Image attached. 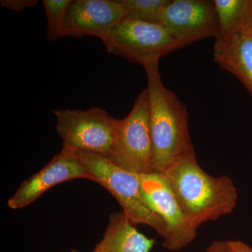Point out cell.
Segmentation results:
<instances>
[{
    "mask_svg": "<svg viewBox=\"0 0 252 252\" xmlns=\"http://www.w3.org/2000/svg\"><path fill=\"white\" fill-rule=\"evenodd\" d=\"M158 64L159 61H152L143 67L147 77L154 172L163 174L175 162L195 154L187 107L164 86Z\"/></svg>",
    "mask_w": 252,
    "mask_h": 252,
    "instance_id": "1",
    "label": "cell"
},
{
    "mask_svg": "<svg viewBox=\"0 0 252 252\" xmlns=\"http://www.w3.org/2000/svg\"><path fill=\"white\" fill-rule=\"evenodd\" d=\"M185 216L195 229L209 220L233 212L238 193L228 176L213 177L191 156L175 162L162 174Z\"/></svg>",
    "mask_w": 252,
    "mask_h": 252,
    "instance_id": "2",
    "label": "cell"
},
{
    "mask_svg": "<svg viewBox=\"0 0 252 252\" xmlns=\"http://www.w3.org/2000/svg\"><path fill=\"white\" fill-rule=\"evenodd\" d=\"M74 151L90 172L92 181L102 185L117 199L132 224L149 225L162 238H166V225L149 208L142 197L140 175L117 166L102 156Z\"/></svg>",
    "mask_w": 252,
    "mask_h": 252,
    "instance_id": "3",
    "label": "cell"
},
{
    "mask_svg": "<svg viewBox=\"0 0 252 252\" xmlns=\"http://www.w3.org/2000/svg\"><path fill=\"white\" fill-rule=\"evenodd\" d=\"M52 112L63 145L109 158L117 142L119 119L100 107L87 110L56 109Z\"/></svg>",
    "mask_w": 252,
    "mask_h": 252,
    "instance_id": "4",
    "label": "cell"
},
{
    "mask_svg": "<svg viewBox=\"0 0 252 252\" xmlns=\"http://www.w3.org/2000/svg\"><path fill=\"white\" fill-rule=\"evenodd\" d=\"M110 54L142 66L182 49L163 26L127 16L102 41Z\"/></svg>",
    "mask_w": 252,
    "mask_h": 252,
    "instance_id": "5",
    "label": "cell"
},
{
    "mask_svg": "<svg viewBox=\"0 0 252 252\" xmlns=\"http://www.w3.org/2000/svg\"><path fill=\"white\" fill-rule=\"evenodd\" d=\"M108 159L137 175L155 172L147 89L135 99L128 115L119 120L115 147Z\"/></svg>",
    "mask_w": 252,
    "mask_h": 252,
    "instance_id": "6",
    "label": "cell"
},
{
    "mask_svg": "<svg viewBox=\"0 0 252 252\" xmlns=\"http://www.w3.org/2000/svg\"><path fill=\"white\" fill-rule=\"evenodd\" d=\"M140 182L144 201L166 225L163 246L169 251L179 252L192 243L197 229L182 211L165 176L157 172L140 175Z\"/></svg>",
    "mask_w": 252,
    "mask_h": 252,
    "instance_id": "7",
    "label": "cell"
},
{
    "mask_svg": "<svg viewBox=\"0 0 252 252\" xmlns=\"http://www.w3.org/2000/svg\"><path fill=\"white\" fill-rule=\"evenodd\" d=\"M158 23L185 48L220 34L218 16L210 0H171Z\"/></svg>",
    "mask_w": 252,
    "mask_h": 252,
    "instance_id": "8",
    "label": "cell"
},
{
    "mask_svg": "<svg viewBox=\"0 0 252 252\" xmlns=\"http://www.w3.org/2000/svg\"><path fill=\"white\" fill-rule=\"evenodd\" d=\"M215 39V62L240 80L252 97V0H247L234 27Z\"/></svg>",
    "mask_w": 252,
    "mask_h": 252,
    "instance_id": "9",
    "label": "cell"
},
{
    "mask_svg": "<svg viewBox=\"0 0 252 252\" xmlns=\"http://www.w3.org/2000/svg\"><path fill=\"white\" fill-rule=\"evenodd\" d=\"M76 179L92 181L90 172L74 151L63 145L61 152L56 154L44 168L21 184L8 200V206L12 210L27 207L55 186Z\"/></svg>",
    "mask_w": 252,
    "mask_h": 252,
    "instance_id": "10",
    "label": "cell"
},
{
    "mask_svg": "<svg viewBox=\"0 0 252 252\" xmlns=\"http://www.w3.org/2000/svg\"><path fill=\"white\" fill-rule=\"evenodd\" d=\"M127 16L121 0L72 1L66 15L63 37L92 36L102 41Z\"/></svg>",
    "mask_w": 252,
    "mask_h": 252,
    "instance_id": "11",
    "label": "cell"
},
{
    "mask_svg": "<svg viewBox=\"0 0 252 252\" xmlns=\"http://www.w3.org/2000/svg\"><path fill=\"white\" fill-rule=\"evenodd\" d=\"M154 243L155 240L139 232L122 211L109 216L103 238L91 252H150Z\"/></svg>",
    "mask_w": 252,
    "mask_h": 252,
    "instance_id": "12",
    "label": "cell"
},
{
    "mask_svg": "<svg viewBox=\"0 0 252 252\" xmlns=\"http://www.w3.org/2000/svg\"><path fill=\"white\" fill-rule=\"evenodd\" d=\"M72 1L69 0H44V11L47 19V38L54 41L63 37L66 15Z\"/></svg>",
    "mask_w": 252,
    "mask_h": 252,
    "instance_id": "13",
    "label": "cell"
},
{
    "mask_svg": "<svg viewBox=\"0 0 252 252\" xmlns=\"http://www.w3.org/2000/svg\"><path fill=\"white\" fill-rule=\"evenodd\" d=\"M171 0H121L127 16L146 22L158 23L160 14Z\"/></svg>",
    "mask_w": 252,
    "mask_h": 252,
    "instance_id": "14",
    "label": "cell"
},
{
    "mask_svg": "<svg viewBox=\"0 0 252 252\" xmlns=\"http://www.w3.org/2000/svg\"><path fill=\"white\" fill-rule=\"evenodd\" d=\"M247 0H214L215 11L220 23V34L232 29L241 17Z\"/></svg>",
    "mask_w": 252,
    "mask_h": 252,
    "instance_id": "15",
    "label": "cell"
},
{
    "mask_svg": "<svg viewBox=\"0 0 252 252\" xmlns=\"http://www.w3.org/2000/svg\"><path fill=\"white\" fill-rule=\"evenodd\" d=\"M1 6L16 12H21L27 8H32L38 4L36 0H1Z\"/></svg>",
    "mask_w": 252,
    "mask_h": 252,
    "instance_id": "16",
    "label": "cell"
},
{
    "mask_svg": "<svg viewBox=\"0 0 252 252\" xmlns=\"http://www.w3.org/2000/svg\"><path fill=\"white\" fill-rule=\"evenodd\" d=\"M231 252H252V248L240 240L228 241Z\"/></svg>",
    "mask_w": 252,
    "mask_h": 252,
    "instance_id": "17",
    "label": "cell"
},
{
    "mask_svg": "<svg viewBox=\"0 0 252 252\" xmlns=\"http://www.w3.org/2000/svg\"><path fill=\"white\" fill-rule=\"evenodd\" d=\"M205 252H231L228 241H215Z\"/></svg>",
    "mask_w": 252,
    "mask_h": 252,
    "instance_id": "18",
    "label": "cell"
},
{
    "mask_svg": "<svg viewBox=\"0 0 252 252\" xmlns=\"http://www.w3.org/2000/svg\"><path fill=\"white\" fill-rule=\"evenodd\" d=\"M81 252L78 251V250H72L69 252Z\"/></svg>",
    "mask_w": 252,
    "mask_h": 252,
    "instance_id": "19",
    "label": "cell"
}]
</instances>
